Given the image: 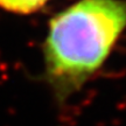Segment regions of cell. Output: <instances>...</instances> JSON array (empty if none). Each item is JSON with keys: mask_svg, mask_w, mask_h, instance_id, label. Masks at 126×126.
<instances>
[{"mask_svg": "<svg viewBox=\"0 0 126 126\" xmlns=\"http://www.w3.org/2000/svg\"><path fill=\"white\" fill-rule=\"evenodd\" d=\"M126 32V0H76L50 18L42 45L43 78L64 104L108 62Z\"/></svg>", "mask_w": 126, "mask_h": 126, "instance_id": "cell-1", "label": "cell"}, {"mask_svg": "<svg viewBox=\"0 0 126 126\" xmlns=\"http://www.w3.org/2000/svg\"><path fill=\"white\" fill-rule=\"evenodd\" d=\"M49 0H0V9L13 14L29 15L45 7Z\"/></svg>", "mask_w": 126, "mask_h": 126, "instance_id": "cell-2", "label": "cell"}]
</instances>
